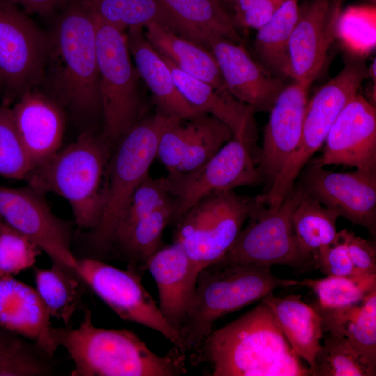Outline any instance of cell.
I'll use <instances>...</instances> for the list:
<instances>
[{
  "instance_id": "13",
  "label": "cell",
  "mask_w": 376,
  "mask_h": 376,
  "mask_svg": "<svg viewBox=\"0 0 376 376\" xmlns=\"http://www.w3.org/2000/svg\"><path fill=\"white\" fill-rule=\"evenodd\" d=\"M0 217L37 244L52 263L75 268L70 225L53 213L42 194L28 185L0 186Z\"/></svg>"
},
{
  "instance_id": "44",
  "label": "cell",
  "mask_w": 376,
  "mask_h": 376,
  "mask_svg": "<svg viewBox=\"0 0 376 376\" xmlns=\"http://www.w3.org/2000/svg\"><path fill=\"white\" fill-rule=\"evenodd\" d=\"M3 224V221H2L1 218L0 217V232L1 230Z\"/></svg>"
},
{
  "instance_id": "1",
  "label": "cell",
  "mask_w": 376,
  "mask_h": 376,
  "mask_svg": "<svg viewBox=\"0 0 376 376\" xmlns=\"http://www.w3.org/2000/svg\"><path fill=\"white\" fill-rule=\"evenodd\" d=\"M41 91L75 118L102 116L94 16L80 0L69 1L47 31Z\"/></svg>"
},
{
  "instance_id": "34",
  "label": "cell",
  "mask_w": 376,
  "mask_h": 376,
  "mask_svg": "<svg viewBox=\"0 0 376 376\" xmlns=\"http://www.w3.org/2000/svg\"><path fill=\"white\" fill-rule=\"evenodd\" d=\"M299 284L308 286L313 291L317 301L311 306L318 313L338 312L357 305L366 295L376 290V274L305 279Z\"/></svg>"
},
{
  "instance_id": "35",
  "label": "cell",
  "mask_w": 376,
  "mask_h": 376,
  "mask_svg": "<svg viewBox=\"0 0 376 376\" xmlns=\"http://www.w3.org/2000/svg\"><path fill=\"white\" fill-rule=\"evenodd\" d=\"M55 373L53 357L0 325V376H49Z\"/></svg>"
},
{
  "instance_id": "39",
  "label": "cell",
  "mask_w": 376,
  "mask_h": 376,
  "mask_svg": "<svg viewBox=\"0 0 376 376\" xmlns=\"http://www.w3.org/2000/svg\"><path fill=\"white\" fill-rule=\"evenodd\" d=\"M41 251L26 236L3 222L0 232V274L14 276L33 267Z\"/></svg>"
},
{
  "instance_id": "43",
  "label": "cell",
  "mask_w": 376,
  "mask_h": 376,
  "mask_svg": "<svg viewBox=\"0 0 376 376\" xmlns=\"http://www.w3.org/2000/svg\"><path fill=\"white\" fill-rule=\"evenodd\" d=\"M230 2L235 10V13L242 12L253 4L263 0H226Z\"/></svg>"
},
{
  "instance_id": "22",
  "label": "cell",
  "mask_w": 376,
  "mask_h": 376,
  "mask_svg": "<svg viewBox=\"0 0 376 376\" xmlns=\"http://www.w3.org/2000/svg\"><path fill=\"white\" fill-rule=\"evenodd\" d=\"M51 316L37 291L13 276L0 274V325L54 357Z\"/></svg>"
},
{
  "instance_id": "4",
  "label": "cell",
  "mask_w": 376,
  "mask_h": 376,
  "mask_svg": "<svg viewBox=\"0 0 376 376\" xmlns=\"http://www.w3.org/2000/svg\"><path fill=\"white\" fill-rule=\"evenodd\" d=\"M299 283L277 277L265 266L216 262L203 268L179 330L184 352H199L219 318L261 300L276 288Z\"/></svg>"
},
{
  "instance_id": "28",
  "label": "cell",
  "mask_w": 376,
  "mask_h": 376,
  "mask_svg": "<svg viewBox=\"0 0 376 376\" xmlns=\"http://www.w3.org/2000/svg\"><path fill=\"white\" fill-rule=\"evenodd\" d=\"M80 1L95 17L123 31L134 26L144 27L150 23H157L207 47L201 38L173 17L159 0Z\"/></svg>"
},
{
  "instance_id": "3",
  "label": "cell",
  "mask_w": 376,
  "mask_h": 376,
  "mask_svg": "<svg viewBox=\"0 0 376 376\" xmlns=\"http://www.w3.org/2000/svg\"><path fill=\"white\" fill-rule=\"evenodd\" d=\"M199 351L210 362L212 376L311 375L262 301L212 331Z\"/></svg>"
},
{
  "instance_id": "27",
  "label": "cell",
  "mask_w": 376,
  "mask_h": 376,
  "mask_svg": "<svg viewBox=\"0 0 376 376\" xmlns=\"http://www.w3.org/2000/svg\"><path fill=\"white\" fill-rule=\"evenodd\" d=\"M143 29L145 37L152 47L178 69L219 91L228 92L210 49L157 23H150Z\"/></svg>"
},
{
  "instance_id": "42",
  "label": "cell",
  "mask_w": 376,
  "mask_h": 376,
  "mask_svg": "<svg viewBox=\"0 0 376 376\" xmlns=\"http://www.w3.org/2000/svg\"><path fill=\"white\" fill-rule=\"evenodd\" d=\"M26 14L49 17L70 0H10Z\"/></svg>"
},
{
  "instance_id": "30",
  "label": "cell",
  "mask_w": 376,
  "mask_h": 376,
  "mask_svg": "<svg viewBox=\"0 0 376 376\" xmlns=\"http://www.w3.org/2000/svg\"><path fill=\"white\" fill-rule=\"evenodd\" d=\"M36 290L51 318L70 327L75 312L83 306L86 284L75 269L52 263L48 269L33 267Z\"/></svg>"
},
{
  "instance_id": "25",
  "label": "cell",
  "mask_w": 376,
  "mask_h": 376,
  "mask_svg": "<svg viewBox=\"0 0 376 376\" xmlns=\"http://www.w3.org/2000/svg\"><path fill=\"white\" fill-rule=\"evenodd\" d=\"M260 301L271 309L287 341L295 353L308 363L312 375L324 333L320 314L299 295L281 298L270 293Z\"/></svg>"
},
{
  "instance_id": "26",
  "label": "cell",
  "mask_w": 376,
  "mask_h": 376,
  "mask_svg": "<svg viewBox=\"0 0 376 376\" xmlns=\"http://www.w3.org/2000/svg\"><path fill=\"white\" fill-rule=\"evenodd\" d=\"M174 198L154 211L134 220L118 224L111 246L117 247L127 267L143 276L149 258L161 247L163 231L173 221Z\"/></svg>"
},
{
  "instance_id": "41",
  "label": "cell",
  "mask_w": 376,
  "mask_h": 376,
  "mask_svg": "<svg viewBox=\"0 0 376 376\" xmlns=\"http://www.w3.org/2000/svg\"><path fill=\"white\" fill-rule=\"evenodd\" d=\"M313 263L326 276H357L347 248L340 238L336 244L320 249L313 256Z\"/></svg>"
},
{
  "instance_id": "9",
  "label": "cell",
  "mask_w": 376,
  "mask_h": 376,
  "mask_svg": "<svg viewBox=\"0 0 376 376\" xmlns=\"http://www.w3.org/2000/svg\"><path fill=\"white\" fill-rule=\"evenodd\" d=\"M301 187L292 191L276 207L258 202L224 257L221 263L256 265L271 267L275 265L305 268L313 259L300 249L292 222V213L299 198Z\"/></svg>"
},
{
  "instance_id": "2",
  "label": "cell",
  "mask_w": 376,
  "mask_h": 376,
  "mask_svg": "<svg viewBox=\"0 0 376 376\" xmlns=\"http://www.w3.org/2000/svg\"><path fill=\"white\" fill-rule=\"evenodd\" d=\"M77 328L52 327V339L74 363L71 376H178L185 374L186 354L173 346L166 354L152 352L134 332L95 327L83 307Z\"/></svg>"
},
{
  "instance_id": "40",
  "label": "cell",
  "mask_w": 376,
  "mask_h": 376,
  "mask_svg": "<svg viewBox=\"0 0 376 376\" xmlns=\"http://www.w3.org/2000/svg\"><path fill=\"white\" fill-rule=\"evenodd\" d=\"M340 240L345 245L357 276L376 274L375 246L354 232L343 229L338 232Z\"/></svg>"
},
{
  "instance_id": "45",
  "label": "cell",
  "mask_w": 376,
  "mask_h": 376,
  "mask_svg": "<svg viewBox=\"0 0 376 376\" xmlns=\"http://www.w3.org/2000/svg\"><path fill=\"white\" fill-rule=\"evenodd\" d=\"M340 2H343L344 0H339ZM371 1H375V0H371Z\"/></svg>"
},
{
  "instance_id": "33",
  "label": "cell",
  "mask_w": 376,
  "mask_h": 376,
  "mask_svg": "<svg viewBox=\"0 0 376 376\" xmlns=\"http://www.w3.org/2000/svg\"><path fill=\"white\" fill-rule=\"evenodd\" d=\"M298 0H287L260 28L254 41L255 49L271 69L286 75L288 47L298 17Z\"/></svg>"
},
{
  "instance_id": "24",
  "label": "cell",
  "mask_w": 376,
  "mask_h": 376,
  "mask_svg": "<svg viewBox=\"0 0 376 376\" xmlns=\"http://www.w3.org/2000/svg\"><path fill=\"white\" fill-rule=\"evenodd\" d=\"M162 57L168 64L180 93L191 105L225 124L233 137L245 138L253 142L255 111L251 107L235 98L229 92L219 91L210 84L186 74Z\"/></svg>"
},
{
  "instance_id": "11",
  "label": "cell",
  "mask_w": 376,
  "mask_h": 376,
  "mask_svg": "<svg viewBox=\"0 0 376 376\" xmlns=\"http://www.w3.org/2000/svg\"><path fill=\"white\" fill-rule=\"evenodd\" d=\"M75 269L86 285L121 319L157 331L183 352L179 332L162 315L143 285L142 276L91 257L77 258Z\"/></svg>"
},
{
  "instance_id": "23",
  "label": "cell",
  "mask_w": 376,
  "mask_h": 376,
  "mask_svg": "<svg viewBox=\"0 0 376 376\" xmlns=\"http://www.w3.org/2000/svg\"><path fill=\"white\" fill-rule=\"evenodd\" d=\"M125 33L135 67L151 91L158 112L181 120L204 113L191 105L181 95L168 64L145 37L143 26L130 27Z\"/></svg>"
},
{
  "instance_id": "5",
  "label": "cell",
  "mask_w": 376,
  "mask_h": 376,
  "mask_svg": "<svg viewBox=\"0 0 376 376\" xmlns=\"http://www.w3.org/2000/svg\"><path fill=\"white\" fill-rule=\"evenodd\" d=\"M111 146L91 130L59 150L36 167L26 178L28 186L44 195L54 193L71 207L79 229L93 230L98 224L104 202L103 176Z\"/></svg>"
},
{
  "instance_id": "38",
  "label": "cell",
  "mask_w": 376,
  "mask_h": 376,
  "mask_svg": "<svg viewBox=\"0 0 376 376\" xmlns=\"http://www.w3.org/2000/svg\"><path fill=\"white\" fill-rule=\"evenodd\" d=\"M338 37L356 54H366L375 44V7H351L340 13Z\"/></svg>"
},
{
  "instance_id": "10",
  "label": "cell",
  "mask_w": 376,
  "mask_h": 376,
  "mask_svg": "<svg viewBox=\"0 0 376 376\" xmlns=\"http://www.w3.org/2000/svg\"><path fill=\"white\" fill-rule=\"evenodd\" d=\"M48 32L10 0H0V84L10 106L40 86L47 56Z\"/></svg>"
},
{
  "instance_id": "6",
  "label": "cell",
  "mask_w": 376,
  "mask_h": 376,
  "mask_svg": "<svg viewBox=\"0 0 376 376\" xmlns=\"http://www.w3.org/2000/svg\"><path fill=\"white\" fill-rule=\"evenodd\" d=\"M178 120L181 119L159 112L141 118L116 143L107 164L108 180L101 217L90 233L95 253L93 258L101 260L110 251L123 212L134 191L149 175L162 133Z\"/></svg>"
},
{
  "instance_id": "15",
  "label": "cell",
  "mask_w": 376,
  "mask_h": 376,
  "mask_svg": "<svg viewBox=\"0 0 376 376\" xmlns=\"http://www.w3.org/2000/svg\"><path fill=\"white\" fill-rule=\"evenodd\" d=\"M339 0H311L299 8L288 47L286 75L308 86L324 64L327 51L338 38Z\"/></svg>"
},
{
  "instance_id": "7",
  "label": "cell",
  "mask_w": 376,
  "mask_h": 376,
  "mask_svg": "<svg viewBox=\"0 0 376 376\" xmlns=\"http://www.w3.org/2000/svg\"><path fill=\"white\" fill-rule=\"evenodd\" d=\"M95 19L101 135L111 146L142 118L140 76L131 61L125 31Z\"/></svg>"
},
{
  "instance_id": "36",
  "label": "cell",
  "mask_w": 376,
  "mask_h": 376,
  "mask_svg": "<svg viewBox=\"0 0 376 376\" xmlns=\"http://www.w3.org/2000/svg\"><path fill=\"white\" fill-rule=\"evenodd\" d=\"M328 334L318 352L313 376H373V370L342 335Z\"/></svg>"
},
{
  "instance_id": "14",
  "label": "cell",
  "mask_w": 376,
  "mask_h": 376,
  "mask_svg": "<svg viewBox=\"0 0 376 376\" xmlns=\"http://www.w3.org/2000/svg\"><path fill=\"white\" fill-rule=\"evenodd\" d=\"M301 177L299 185L324 207L375 235L376 173H336L315 161Z\"/></svg>"
},
{
  "instance_id": "29",
  "label": "cell",
  "mask_w": 376,
  "mask_h": 376,
  "mask_svg": "<svg viewBox=\"0 0 376 376\" xmlns=\"http://www.w3.org/2000/svg\"><path fill=\"white\" fill-rule=\"evenodd\" d=\"M320 314L324 332L345 336L376 371V290L348 309Z\"/></svg>"
},
{
  "instance_id": "8",
  "label": "cell",
  "mask_w": 376,
  "mask_h": 376,
  "mask_svg": "<svg viewBox=\"0 0 376 376\" xmlns=\"http://www.w3.org/2000/svg\"><path fill=\"white\" fill-rule=\"evenodd\" d=\"M257 202V196H242L233 190L206 196L176 221L173 242L201 271L224 257Z\"/></svg>"
},
{
  "instance_id": "17",
  "label": "cell",
  "mask_w": 376,
  "mask_h": 376,
  "mask_svg": "<svg viewBox=\"0 0 376 376\" xmlns=\"http://www.w3.org/2000/svg\"><path fill=\"white\" fill-rule=\"evenodd\" d=\"M233 137L225 124L203 113L179 120L167 128L159 139L156 157L168 174L190 173L207 162Z\"/></svg>"
},
{
  "instance_id": "12",
  "label": "cell",
  "mask_w": 376,
  "mask_h": 376,
  "mask_svg": "<svg viewBox=\"0 0 376 376\" xmlns=\"http://www.w3.org/2000/svg\"><path fill=\"white\" fill-rule=\"evenodd\" d=\"M253 143L245 138L233 137L195 171L165 176L175 201L173 221L176 222L193 205L206 196L263 182L253 155Z\"/></svg>"
},
{
  "instance_id": "31",
  "label": "cell",
  "mask_w": 376,
  "mask_h": 376,
  "mask_svg": "<svg viewBox=\"0 0 376 376\" xmlns=\"http://www.w3.org/2000/svg\"><path fill=\"white\" fill-rule=\"evenodd\" d=\"M291 217L300 249L313 259L320 249L338 242L339 233L336 225L338 215L302 187Z\"/></svg>"
},
{
  "instance_id": "19",
  "label": "cell",
  "mask_w": 376,
  "mask_h": 376,
  "mask_svg": "<svg viewBox=\"0 0 376 376\" xmlns=\"http://www.w3.org/2000/svg\"><path fill=\"white\" fill-rule=\"evenodd\" d=\"M309 86L297 81L285 86L269 111L258 163L269 187L298 146Z\"/></svg>"
},
{
  "instance_id": "18",
  "label": "cell",
  "mask_w": 376,
  "mask_h": 376,
  "mask_svg": "<svg viewBox=\"0 0 376 376\" xmlns=\"http://www.w3.org/2000/svg\"><path fill=\"white\" fill-rule=\"evenodd\" d=\"M228 91L256 111H269L283 83L256 63L244 46L219 36L206 39Z\"/></svg>"
},
{
  "instance_id": "16",
  "label": "cell",
  "mask_w": 376,
  "mask_h": 376,
  "mask_svg": "<svg viewBox=\"0 0 376 376\" xmlns=\"http://www.w3.org/2000/svg\"><path fill=\"white\" fill-rule=\"evenodd\" d=\"M324 166L342 164L376 173V110L357 93L343 108L331 127L322 157Z\"/></svg>"
},
{
  "instance_id": "32",
  "label": "cell",
  "mask_w": 376,
  "mask_h": 376,
  "mask_svg": "<svg viewBox=\"0 0 376 376\" xmlns=\"http://www.w3.org/2000/svg\"><path fill=\"white\" fill-rule=\"evenodd\" d=\"M159 1L173 17L201 38L207 47L206 38L210 34L244 45V40L232 17L222 8L219 0Z\"/></svg>"
},
{
  "instance_id": "37",
  "label": "cell",
  "mask_w": 376,
  "mask_h": 376,
  "mask_svg": "<svg viewBox=\"0 0 376 376\" xmlns=\"http://www.w3.org/2000/svg\"><path fill=\"white\" fill-rule=\"evenodd\" d=\"M34 167L16 130L10 107L0 105V176L26 180Z\"/></svg>"
},
{
  "instance_id": "20",
  "label": "cell",
  "mask_w": 376,
  "mask_h": 376,
  "mask_svg": "<svg viewBox=\"0 0 376 376\" xmlns=\"http://www.w3.org/2000/svg\"><path fill=\"white\" fill-rule=\"evenodd\" d=\"M10 109L17 134L35 169L60 150L65 113L38 88L22 94Z\"/></svg>"
},
{
  "instance_id": "21",
  "label": "cell",
  "mask_w": 376,
  "mask_h": 376,
  "mask_svg": "<svg viewBox=\"0 0 376 376\" xmlns=\"http://www.w3.org/2000/svg\"><path fill=\"white\" fill-rule=\"evenodd\" d=\"M146 270L158 289L159 311L176 331L184 322L200 272L180 244L161 247L148 260Z\"/></svg>"
},
{
  "instance_id": "46",
  "label": "cell",
  "mask_w": 376,
  "mask_h": 376,
  "mask_svg": "<svg viewBox=\"0 0 376 376\" xmlns=\"http://www.w3.org/2000/svg\"><path fill=\"white\" fill-rule=\"evenodd\" d=\"M0 92H1V84H0Z\"/></svg>"
}]
</instances>
